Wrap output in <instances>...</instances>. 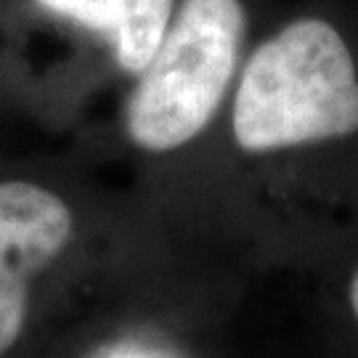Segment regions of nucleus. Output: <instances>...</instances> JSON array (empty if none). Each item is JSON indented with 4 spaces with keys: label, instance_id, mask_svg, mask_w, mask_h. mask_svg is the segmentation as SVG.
Wrapping results in <instances>:
<instances>
[{
    "label": "nucleus",
    "instance_id": "nucleus-4",
    "mask_svg": "<svg viewBox=\"0 0 358 358\" xmlns=\"http://www.w3.org/2000/svg\"><path fill=\"white\" fill-rule=\"evenodd\" d=\"M38 6L99 32L130 75L152 62L173 19V0H38Z\"/></svg>",
    "mask_w": 358,
    "mask_h": 358
},
{
    "label": "nucleus",
    "instance_id": "nucleus-5",
    "mask_svg": "<svg viewBox=\"0 0 358 358\" xmlns=\"http://www.w3.org/2000/svg\"><path fill=\"white\" fill-rule=\"evenodd\" d=\"M350 308H353V313H356L358 319V271L356 276H353V282H350Z\"/></svg>",
    "mask_w": 358,
    "mask_h": 358
},
{
    "label": "nucleus",
    "instance_id": "nucleus-6",
    "mask_svg": "<svg viewBox=\"0 0 358 358\" xmlns=\"http://www.w3.org/2000/svg\"><path fill=\"white\" fill-rule=\"evenodd\" d=\"M122 358H136V356H122Z\"/></svg>",
    "mask_w": 358,
    "mask_h": 358
},
{
    "label": "nucleus",
    "instance_id": "nucleus-3",
    "mask_svg": "<svg viewBox=\"0 0 358 358\" xmlns=\"http://www.w3.org/2000/svg\"><path fill=\"white\" fill-rule=\"evenodd\" d=\"M69 239L72 213L56 194L24 180L0 183V356L22 334L29 282Z\"/></svg>",
    "mask_w": 358,
    "mask_h": 358
},
{
    "label": "nucleus",
    "instance_id": "nucleus-2",
    "mask_svg": "<svg viewBox=\"0 0 358 358\" xmlns=\"http://www.w3.org/2000/svg\"><path fill=\"white\" fill-rule=\"evenodd\" d=\"M244 24L239 0H183L130 93V141L170 152L210 125L236 72Z\"/></svg>",
    "mask_w": 358,
    "mask_h": 358
},
{
    "label": "nucleus",
    "instance_id": "nucleus-1",
    "mask_svg": "<svg viewBox=\"0 0 358 358\" xmlns=\"http://www.w3.org/2000/svg\"><path fill=\"white\" fill-rule=\"evenodd\" d=\"M358 130V75L345 40L321 19H300L257 48L234 101V136L266 154Z\"/></svg>",
    "mask_w": 358,
    "mask_h": 358
}]
</instances>
